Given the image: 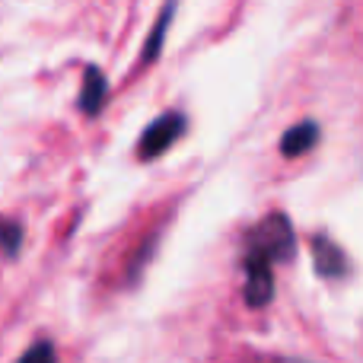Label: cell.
I'll return each mask as SVG.
<instances>
[{"mask_svg": "<svg viewBox=\"0 0 363 363\" xmlns=\"http://www.w3.org/2000/svg\"><path fill=\"white\" fill-rule=\"evenodd\" d=\"M296 252V239H294V226L284 213H268L255 230L245 239V258L242 262H262V264H281L290 262Z\"/></svg>", "mask_w": 363, "mask_h": 363, "instance_id": "1", "label": "cell"}, {"mask_svg": "<svg viewBox=\"0 0 363 363\" xmlns=\"http://www.w3.org/2000/svg\"><path fill=\"white\" fill-rule=\"evenodd\" d=\"M182 134H185V115L182 112L160 115V118L144 131V138H140V144H138L140 160H153V157H160V153H166Z\"/></svg>", "mask_w": 363, "mask_h": 363, "instance_id": "2", "label": "cell"}, {"mask_svg": "<svg viewBox=\"0 0 363 363\" xmlns=\"http://www.w3.org/2000/svg\"><path fill=\"white\" fill-rule=\"evenodd\" d=\"M313 264L322 277H328V281H338V277L347 274L345 252H341V245L332 242V236H325V233H315L313 236Z\"/></svg>", "mask_w": 363, "mask_h": 363, "instance_id": "3", "label": "cell"}, {"mask_svg": "<svg viewBox=\"0 0 363 363\" xmlns=\"http://www.w3.org/2000/svg\"><path fill=\"white\" fill-rule=\"evenodd\" d=\"M245 264V303L252 309H262L271 303L274 296V277H271V268L262 262H242Z\"/></svg>", "mask_w": 363, "mask_h": 363, "instance_id": "4", "label": "cell"}, {"mask_svg": "<svg viewBox=\"0 0 363 363\" xmlns=\"http://www.w3.org/2000/svg\"><path fill=\"white\" fill-rule=\"evenodd\" d=\"M108 96V83L102 77L99 67H86V77H83V89H80V108L83 115H99L102 106H106Z\"/></svg>", "mask_w": 363, "mask_h": 363, "instance_id": "5", "label": "cell"}, {"mask_svg": "<svg viewBox=\"0 0 363 363\" xmlns=\"http://www.w3.org/2000/svg\"><path fill=\"white\" fill-rule=\"evenodd\" d=\"M315 140H319V125L315 121H300L281 138V153L284 157H303L315 147Z\"/></svg>", "mask_w": 363, "mask_h": 363, "instance_id": "6", "label": "cell"}, {"mask_svg": "<svg viewBox=\"0 0 363 363\" xmlns=\"http://www.w3.org/2000/svg\"><path fill=\"white\" fill-rule=\"evenodd\" d=\"M172 13H176V6H166V10L160 13L157 26H153V35L147 38V45H144V61H153V57L160 55V45H163L166 32H169V19H172Z\"/></svg>", "mask_w": 363, "mask_h": 363, "instance_id": "7", "label": "cell"}, {"mask_svg": "<svg viewBox=\"0 0 363 363\" xmlns=\"http://www.w3.org/2000/svg\"><path fill=\"white\" fill-rule=\"evenodd\" d=\"M19 242H23V230H19L13 220H4L0 217V249L6 255H16L19 252Z\"/></svg>", "mask_w": 363, "mask_h": 363, "instance_id": "8", "label": "cell"}, {"mask_svg": "<svg viewBox=\"0 0 363 363\" xmlns=\"http://www.w3.org/2000/svg\"><path fill=\"white\" fill-rule=\"evenodd\" d=\"M19 363H57L55 345H51V341H38V345H32L29 351L19 357Z\"/></svg>", "mask_w": 363, "mask_h": 363, "instance_id": "9", "label": "cell"}, {"mask_svg": "<svg viewBox=\"0 0 363 363\" xmlns=\"http://www.w3.org/2000/svg\"><path fill=\"white\" fill-rule=\"evenodd\" d=\"M264 363H300V360H281V357H274V360H264Z\"/></svg>", "mask_w": 363, "mask_h": 363, "instance_id": "10", "label": "cell"}]
</instances>
